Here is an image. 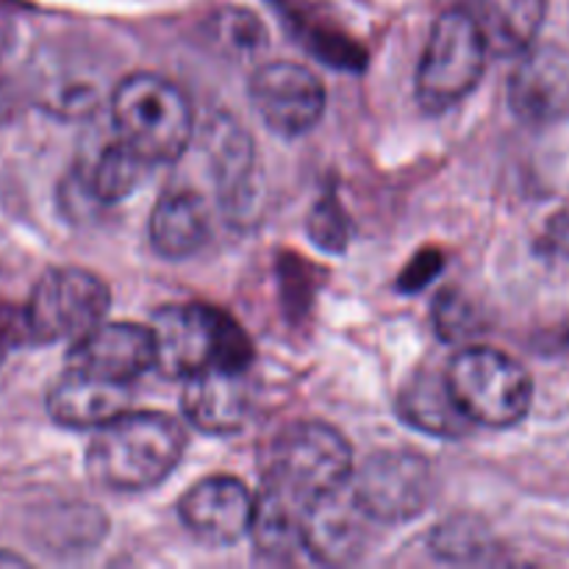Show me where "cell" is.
Segmentation results:
<instances>
[{"mask_svg": "<svg viewBox=\"0 0 569 569\" xmlns=\"http://www.w3.org/2000/svg\"><path fill=\"white\" fill-rule=\"evenodd\" d=\"M253 511L256 495L231 476H214L194 483L178 503V515L187 531L220 548L250 537Z\"/></svg>", "mask_w": 569, "mask_h": 569, "instance_id": "8fae6325", "label": "cell"}, {"mask_svg": "<svg viewBox=\"0 0 569 569\" xmlns=\"http://www.w3.org/2000/svg\"><path fill=\"white\" fill-rule=\"evenodd\" d=\"M156 370L167 378L198 376L203 370H242L253 361V345L233 317L206 303L164 306L150 322Z\"/></svg>", "mask_w": 569, "mask_h": 569, "instance_id": "7a4b0ae2", "label": "cell"}, {"mask_svg": "<svg viewBox=\"0 0 569 569\" xmlns=\"http://www.w3.org/2000/svg\"><path fill=\"white\" fill-rule=\"evenodd\" d=\"M111 122L122 142L153 164L181 159L194 139V111L178 83L156 72L126 76L111 92Z\"/></svg>", "mask_w": 569, "mask_h": 569, "instance_id": "3957f363", "label": "cell"}, {"mask_svg": "<svg viewBox=\"0 0 569 569\" xmlns=\"http://www.w3.org/2000/svg\"><path fill=\"white\" fill-rule=\"evenodd\" d=\"M569 103V67L553 48H528L509 78V106L528 122L553 120Z\"/></svg>", "mask_w": 569, "mask_h": 569, "instance_id": "2e32d148", "label": "cell"}, {"mask_svg": "<svg viewBox=\"0 0 569 569\" xmlns=\"http://www.w3.org/2000/svg\"><path fill=\"white\" fill-rule=\"evenodd\" d=\"M398 411L411 428L433 433V437H465L472 428L465 411L456 403L453 392L448 387V378L442 376H417L409 387L400 392Z\"/></svg>", "mask_w": 569, "mask_h": 569, "instance_id": "ffe728a7", "label": "cell"}, {"mask_svg": "<svg viewBox=\"0 0 569 569\" xmlns=\"http://www.w3.org/2000/svg\"><path fill=\"white\" fill-rule=\"evenodd\" d=\"M183 417L209 437L242 431L253 415V387L242 370H203L183 381Z\"/></svg>", "mask_w": 569, "mask_h": 569, "instance_id": "4fadbf2b", "label": "cell"}, {"mask_svg": "<svg viewBox=\"0 0 569 569\" xmlns=\"http://www.w3.org/2000/svg\"><path fill=\"white\" fill-rule=\"evenodd\" d=\"M353 470V450L337 428L300 420L283 428L272 442L264 478H272L311 503L320 495L348 487Z\"/></svg>", "mask_w": 569, "mask_h": 569, "instance_id": "8992f818", "label": "cell"}, {"mask_svg": "<svg viewBox=\"0 0 569 569\" xmlns=\"http://www.w3.org/2000/svg\"><path fill=\"white\" fill-rule=\"evenodd\" d=\"M448 387L472 426L515 428L533 403V381L526 367L495 348H465L450 359Z\"/></svg>", "mask_w": 569, "mask_h": 569, "instance_id": "277c9868", "label": "cell"}, {"mask_svg": "<svg viewBox=\"0 0 569 569\" xmlns=\"http://www.w3.org/2000/svg\"><path fill=\"white\" fill-rule=\"evenodd\" d=\"M489 44L465 9L448 11L433 22L417 64V103L431 114L459 106L487 70Z\"/></svg>", "mask_w": 569, "mask_h": 569, "instance_id": "5b68a950", "label": "cell"}, {"mask_svg": "<svg viewBox=\"0 0 569 569\" xmlns=\"http://www.w3.org/2000/svg\"><path fill=\"white\" fill-rule=\"evenodd\" d=\"M131 411L128 383L67 370L48 392V415L70 431H100Z\"/></svg>", "mask_w": 569, "mask_h": 569, "instance_id": "5bb4252c", "label": "cell"}, {"mask_svg": "<svg viewBox=\"0 0 569 569\" xmlns=\"http://www.w3.org/2000/svg\"><path fill=\"white\" fill-rule=\"evenodd\" d=\"M433 553L445 561H476L487 553V533L465 520H450L433 533Z\"/></svg>", "mask_w": 569, "mask_h": 569, "instance_id": "7402d4cb", "label": "cell"}, {"mask_svg": "<svg viewBox=\"0 0 569 569\" xmlns=\"http://www.w3.org/2000/svg\"><path fill=\"white\" fill-rule=\"evenodd\" d=\"M28 561L22 559V556H14V553H6V550H0V567H26Z\"/></svg>", "mask_w": 569, "mask_h": 569, "instance_id": "cb8c5ba5", "label": "cell"}, {"mask_svg": "<svg viewBox=\"0 0 569 569\" xmlns=\"http://www.w3.org/2000/svg\"><path fill=\"white\" fill-rule=\"evenodd\" d=\"M109 306L103 278L81 267H56L39 278L22 309L26 337L37 345L76 342L103 322Z\"/></svg>", "mask_w": 569, "mask_h": 569, "instance_id": "52a82bcc", "label": "cell"}, {"mask_svg": "<svg viewBox=\"0 0 569 569\" xmlns=\"http://www.w3.org/2000/svg\"><path fill=\"white\" fill-rule=\"evenodd\" d=\"M350 492L361 509L383 526L420 517L437 495L431 465L411 450H381L356 467Z\"/></svg>", "mask_w": 569, "mask_h": 569, "instance_id": "ba28073f", "label": "cell"}, {"mask_svg": "<svg viewBox=\"0 0 569 569\" xmlns=\"http://www.w3.org/2000/svg\"><path fill=\"white\" fill-rule=\"evenodd\" d=\"M306 509H309L306 500L272 478H264L261 492L256 495L253 526H250L259 556H264L267 561L295 559V553L303 550Z\"/></svg>", "mask_w": 569, "mask_h": 569, "instance_id": "ac0fdd59", "label": "cell"}, {"mask_svg": "<svg viewBox=\"0 0 569 569\" xmlns=\"http://www.w3.org/2000/svg\"><path fill=\"white\" fill-rule=\"evenodd\" d=\"M206 156L228 217H244L256 200V150L250 133L220 114L206 128Z\"/></svg>", "mask_w": 569, "mask_h": 569, "instance_id": "9a60e30c", "label": "cell"}, {"mask_svg": "<svg viewBox=\"0 0 569 569\" xmlns=\"http://www.w3.org/2000/svg\"><path fill=\"white\" fill-rule=\"evenodd\" d=\"M250 106L278 137H303L326 111V87L320 78L295 61H270L250 78Z\"/></svg>", "mask_w": 569, "mask_h": 569, "instance_id": "9c48e42d", "label": "cell"}, {"mask_svg": "<svg viewBox=\"0 0 569 569\" xmlns=\"http://www.w3.org/2000/svg\"><path fill=\"white\" fill-rule=\"evenodd\" d=\"M67 370L89 372L120 383L137 381L148 370H156L153 331L150 326H133V322H100L70 342Z\"/></svg>", "mask_w": 569, "mask_h": 569, "instance_id": "30bf717a", "label": "cell"}, {"mask_svg": "<svg viewBox=\"0 0 569 569\" xmlns=\"http://www.w3.org/2000/svg\"><path fill=\"white\" fill-rule=\"evenodd\" d=\"M187 433L159 411H126L94 431L87 450V470L111 492L153 489L181 465Z\"/></svg>", "mask_w": 569, "mask_h": 569, "instance_id": "6da1fadb", "label": "cell"}, {"mask_svg": "<svg viewBox=\"0 0 569 569\" xmlns=\"http://www.w3.org/2000/svg\"><path fill=\"white\" fill-rule=\"evenodd\" d=\"M14 111H17L14 92L9 89V83L0 81V126L11 120V117H14Z\"/></svg>", "mask_w": 569, "mask_h": 569, "instance_id": "603a6c76", "label": "cell"}, {"mask_svg": "<svg viewBox=\"0 0 569 569\" xmlns=\"http://www.w3.org/2000/svg\"><path fill=\"white\" fill-rule=\"evenodd\" d=\"M465 11L487 39L489 53L517 59L542 31L548 0H465Z\"/></svg>", "mask_w": 569, "mask_h": 569, "instance_id": "d6986e66", "label": "cell"}, {"mask_svg": "<svg viewBox=\"0 0 569 569\" xmlns=\"http://www.w3.org/2000/svg\"><path fill=\"white\" fill-rule=\"evenodd\" d=\"M372 517L348 487L311 500L303 517V550L320 565H350L361 559L370 539Z\"/></svg>", "mask_w": 569, "mask_h": 569, "instance_id": "7c38bea8", "label": "cell"}, {"mask_svg": "<svg viewBox=\"0 0 569 569\" xmlns=\"http://www.w3.org/2000/svg\"><path fill=\"white\" fill-rule=\"evenodd\" d=\"M150 167H156L153 161H148L139 150L117 137L114 142L100 150L94 164L89 167L83 187L98 203H120L148 181Z\"/></svg>", "mask_w": 569, "mask_h": 569, "instance_id": "44dd1931", "label": "cell"}, {"mask_svg": "<svg viewBox=\"0 0 569 569\" xmlns=\"http://www.w3.org/2000/svg\"><path fill=\"white\" fill-rule=\"evenodd\" d=\"M150 244L161 259L181 261L198 253L211 237V211L192 187H170L150 211Z\"/></svg>", "mask_w": 569, "mask_h": 569, "instance_id": "e0dca14e", "label": "cell"}]
</instances>
